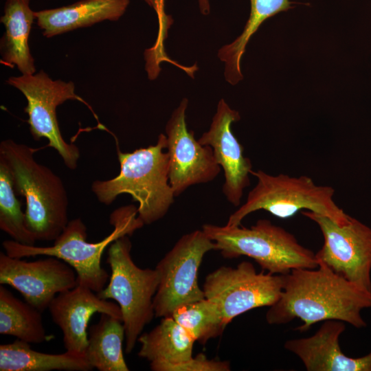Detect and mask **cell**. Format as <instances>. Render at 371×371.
Listing matches in <instances>:
<instances>
[{
  "label": "cell",
  "instance_id": "1",
  "mask_svg": "<svg viewBox=\"0 0 371 371\" xmlns=\"http://www.w3.org/2000/svg\"><path fill=\"white\" fill-rule=\"evenodd\" d=\"M282 276L280 296L266 313L269 324H286L299 319L303 324L295 330L300 332L330 319L355 328L366 326L361 311L371 308V291L349 282L322 262L315 269H294Z\"/></svg>",
  "mask_w": 371,
  "mask_h": 371
},
{
  "label": "cell",
  "instance_id": "2",
  "mask_svg": "<svg viewBox=\"0 0 371 371\" xmlns=\"http://www.w3.org/2000/svg\"><path fill=\"white\" fill-rule=\"evenodd\" d=\"M36 150L10 139L0 143L16 193L25 199L28 230L36 240L54 241L69 221L68 196L60 177L34 159Z\"/></svg>",
  "mask_w": 371,
  "mask_h": 371
},
{
  "label": "cell",
  "instance_id": "3",
  "mask_svg": "<svg viewBox=\"0 0 371 371\" xmlns=\"http://www.w3.org/2000/svg\"><path fill=\"white\" fill-rule=\"evenodd\" d=\"M166 135L157 143L133 152L117 148L120 173L108 180H95L91 190L98 200L111 204L122 194H130L138 203V217L146 225L163 218L175 197L169 182V157Z\"/></svg>",
  "mask_w": 371,
  "mask_h": 371
},
{
  "label": "cell",
  "instance_id": "4",
  "mask_svg": "<svg viewBox=\"0 0 371 371\" xmlns=\"http://www.w3.org/2000/svg\"><path fill=\"white\" fill-rule=\"evenodd\" d=\"M113 229L102 240L89 243L87 240V227L80 218L69 221L67 225L49 247H37L21 244L14 240L2 243L5 253L10 257L23 258L37 256L58 258L76 271L78 284L99 293L106 286L109 274L101 265L104 250L117 238L131 236L144 223L138 217L137 207L133 205L115 210L109 219Z\"/></svg>",
  "mask_w": 371,
  "mask_h": 371
},
{
  "label": "cell",
  "instance_id": "5",
  "mask_svg": "<svg viewBox=\"0 0 371 371\" xmlns=\"http://www.w3.org/2000/svg\"><path fill=\"white\" fill-rule=\"evenodd\" d=\"M202 230L214 243L215 250L226 258L246 256L263 271L284 275L292 269H315V254L302 245L294 235L267 219L250 227L205 224Z\"/></svg>",
  "mask_w": 371,
  "mask_h": 371
},
{
  "label": "cell",
  "instance_id": "6",
  "mask_svg": "<svg viewBox=\"0 0 371 371\" xmlns=\"http://www.w3.org/2000/svg\"><path fill=\"white\" fill-rule=\"evenodd\" d=\"M251 175L256 178V184L248 193L245 203L229 216L227 225H239L247 215L260 210L283 219L302 210L324 215L339 225L350 219V216L335 202V190L329 186L316 184L306 175H272L261 170H252Z\"/></svg>",
  "mask_w": 371,
  "mask_h": 371
},
{
  "label": "cell",
  "instance_id": "7",
  "mask_svg": "<svg viewBox=\"0 0 371 371\" xmlns=\"http://www.w3.org/2000/svg\"><path fill=\"white\" fill-rule=\"evenodd\" d=\"M128 236L117 238L109 247L106 262L111 273L107 285L97 293L103 299L115 300L121 309L126 353L132 352L144 327L155 316L153 299L159 282L155 268L142 269L133 262Z\"/></svg>",
  "mask_w": 371,
  "mask_h": 371
},
{
  "label": "cell",
  "instance_id": "8",
  "mask_svg": "<svg viewBox=\"0 0 371 371\" xmlns=\"http://www.w3.org/2000/svg\"><path fill=\"white\" fill-rule=\"evenodd\" d=\"M6 82L19 90L27 100L24 111L28 115L30 131L34 140L47 139V147L54 148L69 169H76L80 150L76 144L63 139L56 116L57 107L69 100L80 101L92 111L76 93L74 84L52 80L42 70L34 74L10 77Z\"/></svg>",
  "mask_w": 371,
  "mask_h": 371
},
{
  "label": "cell",
  "instance_id": "9",
  "mask_svg": "<svg viewBox=\"0 0 371 371\" xmlns=\"http://www.w3.org/2000/svg\"><path fill=\"white\" fill-rule=\"evenodd\" d=\"M214 243L201 230L183 235L157 263L159 282L153 299L155 315H172L179 306L205 298L198 283V271Z\"/></svg>",
  "mask_w": 371,
  "mask_h": 371
},
{
  "label": "cell",
  "instance_id": "10",
  "mask_svg": "<svg viewBox=\"0 0 371 371\" xmlns=\"http://www.w3.org/2000/svg\"><path fill=\"white\" fill-rule=\"evenodd\" d=\"M282 284V275L258 273L252 263L243 261L236 267H221L209 273L203 290L217 304L227 325L249 310L274 304Z\"/></svg>",
  "mask_w": 371,
  "mask_h": 371
},
{
  "label": "cell",
  "instance_id": "11",
  "mask_svg": "<svg viewBox=\"0 0 371 371\" xmlns=\"http://www.w3.org/2000/svg\"><path fill=\"white\" fill-rule=\"evenodd\" d=\"M302 214L315 223L324 243L315 254L317 262L361 289L371 291V228L352 216L339 225L308 210Z\"/></svg>",
  "mask_w": 371,
  "mask_h": 371
},
{
  "label": "cell",
  "instance_id": "12",
  "mask_svg": "<svg viewBox=\"0 0 371 371\" xmlns=\"http://www.w3.org/2000/svg\"><path fill=\"white\" fill-rule=\"evenodd\" d=\"M188 100L183 98L166 126L169 182L175 197L192 186L213 181L221 169L212 147L201 144L194 138L193 131L188 129Z\"/></svg>",
  "mask_w": 371,
  "mask_h": 371
},
{
  "label": "cell",
  "instance_id": "13",
  "mask_svg": "<svg viewBox=\"0 0 371 371\" xmlns=\"http://www.w3.org/2000/svg\"><path fill=\"white\" fill-rule=\"evenodd\" d=\"M0 284L18 291L24 300L43 312L60 293L78 284L74 268L54 257L26 261L0 252Z\"/></svg>",
  "mask_w": 371,
  "mask_h": 371
},
{
  "label": "cell",
  "instance_id": "14",
  "mask_svg": "<svg viewBox=\"0 0 371 371\" xmlns=\"http://www.w3.org/2000/svg\"><path fill=\"white\" fill-rule=\"evenodd\" d=\"M240 120L239 113L221 99L209 130L198 141L212 147L215 159L223 170L222 191L229 203L239 206L244 190L250 185L251 160L243 154V146L232 131V124Z\"/></svg>",
  "mask_w": 371,
  "mask_h": 371
},
{
  "label": "cell",
  "instance_id": "15",
  "mask_svg": "<svg viewBox=\"0 0 371 371\" xmlns=\"http://www.w3.org/2000/svg\"><path fill=\"white\" fill-rule=\"evenodd\" d=\"M52 321L63 333L66 351L85 354L88 346L89 321L96 313L122 320L119 305L100 297L87 286L78 284L60 293L48 307Z\"/></svg>",
  "mask_w": 371,
  "mask_h": 371
},
{
  "label": "cell",
  "instance_id": "16",
  "mask_svg": "<svg viewBox=\"0 0 371 371\" xmlns=\"http://www.w3.org/2000/svg\"><path fill=\"white\" fill-rule=\"evenodd\" d=\"M345 322L326 320L312 336L290 339L284 348L297 355L308 371H371V352L354 358L341 350L339 339Z\"/></svg>",
  "mask_w": 371,
  "mask_h": 371
},
{
  "label": "cell",
  "instance_id": "17",
  "mask_svg": "<svg viewBox=\"0 0 371 371\" xmlns=\"http://www.w3.org/2000/svg\"><path fill=\"white\" fill-rule=\"evenodd\" d=\"M130 0H80L72 4L35 12L36 24L47 38L91 26L104 21H117Z\"/></svg>",
  "mask_w": 371,
  "mask_h": 371
},
{
  "label": "cell",
  "instance_id": "18",
  "mask_svg": "<svg viewBox=\"0 0 371 371\" xmlns=\"http://www.w3.org/2000/svg\"><path fill=\"white\" fill-rule=\"evenodd\" d=\"M30 0H6L0 18L5 32L0 41L1 63L16 67L21 75L36 73L34 60L28 41L35 19V12L30 6Z\"/></svg>",
  "mask_w": 371,
  "mask_h": 371
},
{
  "label": "cell",
  "instance_id": "19",
  "mask_svg": "<svg viewBox=\"0 0 371 371\" xmlns=\"http://www.w3.org/2000/svg\"><path fill=\"white\" fill-rule=\"evenodd\" d=\"M137 341L141 346L138 356L148 360L153 371H165L190 359L196 341L171 316L163 317L153 330L141 334Z\"/></svg>",
  "mask_w": 371,
  "mask_h": 371
},
{
  "label": "cell",
  "instance_id": "20",
  "mask_svg": "<svg viewBox=\"0 0 371 371\" xmlns=\"http://www.w3.org/2000/svg\"><path fill=\"white\" fill-rule=\"evenodd\" d=\"M93 368L85 354L66 351L49 354L33 350L16 339L0 345V371H89Z\"/></svg>",
  "mask_w": 371,
  "mask_h": 371
},
{
  "label": "cell",
  "instance_id": "21",
  "mask_svg": "<svg viewBox=\"0 0 371 371\" xmlns=\"http://www.w3.org/2000/svg\"><path fill=\"white\" fill-rule=\"evenodd\" d=\"M125 329L122 319L101 313L88 332L87 359L100 371H128L123 355Z\"/></svg>",
  "mask_w": 371,
  "mask_h": 371
},
{
  "label": "cell",
  "instance_id": "22",
  "mask_svg": "<svg viewBox=\"0 0 371 371\" xmlns=\"http://www.w3.org/2000/svg\"><path fill=\"white\" fill-rule=\"evenodd\" d=\"M292 3L291 0H250V14L243 32L218 52L219 59L225 63L224 75L229 83L235 85L243 79L241 59L249 39L260 25L276 14L291 8Z\"/></svg>",
  "mask_w": 371,
  "mask_h": 371
},
{
  "label": "cell",
  "instance_id": "23",
  "mask_svg": "<svg viewBox=\"0 0 371 371\" xmlns=\"http://www.w3.org/2000/svg\"><path fill=\"white\" fill-rule=\"evenodd\" d=\"M42 312L15 297L0 286V334L16 337L29 344H40L52 338L47 335Z\"/></svg>",
  "mask_w": 371,
  "mask_h": 371
},
{
  "label": "cell",
  "instance_id": "24",
  "mask_svg": "<svg viewBox=\"0 0 371 371\" xmlns=\"http://www.w3.org/2000/svg\"><path fill=\"white\" fill-rule=\"evenodd\" d=\"M171 317L202 344L221 335L227 326L217 304L206 297L178 307Z\"/></svg>",
  "mask_w": 371,
  "mask_h": 371
},
{
  "label": "cell",
  "instance_id": "25",
  "mask_svg": "<svg viewBox=\"0 0 371 371\" xmlns=\"http://www.w3.org/2000/svg\"><path fill=\"white\" fill-rule=\"evenodd\" d=\"M16 194L8 167L0 157V228L14 240L34 245L36 240L26 226L25 214Z\"/></svg>",
  "mask_w": 371,
  "mask_h": 371
},
{
  "label": "cell",
  "instance_id": "26",
  "mask_svg": "<svg viewBox=\"0 0 371 371\" xmlns=\"http://www.w3.org/2000/svg\"><path fill=\"white\" fill-rule=\"evenodd\" d=\"M230 363L228 361L208 359L204 355L199 354L196 357L172 366L165 371H229Z\"/></svg>",
  "mask_w": 371,
  "mask_h": 371
},
{
  "label": "cell",
  "instance_id": "27",
  "mask_svg": "<svg viewBox=\"0 0 371 371\" xmlns=\"http://www.w3.org/2000/svg\"><path fill=\"white\" fill-rule=\"evenodd\" d=\"M165 0H154V6L159 21V36L157 43L164 44V39L167 35V30L170 26L172 20L170 16L166 14L164 10Z\"/></svg>",
  "mask_w": 371,
  "mask_h": 371
},
{
  "label": "cell",
  "instance_id": "28",
  "mask_svg": "<svg viewBox=\"0 0 371 371\" xmlns=\"http://www.w3.org/2000/svg\"><path fill=\"white\" fill-rule=\"evenodd\" d=\"M201 12L204 14L210 13V3L209 0H198Z\"/></svg>",
  "mask_w": 371,
  "mask_h": 371
},
{
  "label": "cell",
  "instance_id": "29",
  "mask_svg": "<svg viewBox=\"0 0 371 371\" xmlns=\"http://www.w3.org/2000/svg\"><path fill=\"white\" fill-rule=\"evenodd\" d=\"M142 1H144L145 3H146L148 5L153 8V6H154V0H142Z\"/></svg>",
  "mask_w": 371,
  "mask_h": 371
}]
</instances>
